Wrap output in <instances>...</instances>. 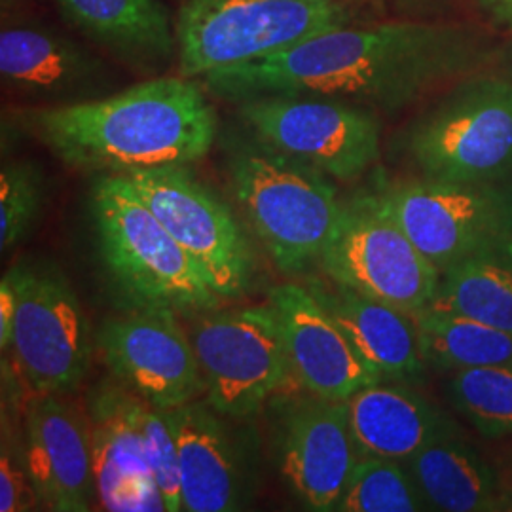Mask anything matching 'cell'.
I'll return each mask as SVG.
<instances>
[{
	"label": "cell",
	"mask_w": 512,
	"mask_h": 512,
	"mask_svg": "<svg viewBox=\"0 0 512 512\" xmlns=\"http://www.w3.org/2000/svg\"><path fill=\"white\" fill-rule=\"evenodd\" d=\"M427 310L450 311L512 334V255L507 249L473 256L440 274Z\"/></svg>",
	"instance_id": "24"
},
{
	"label": "cell",
	"mask_w": 512,
	"mask_h": 512,
	"mask_svg": "<svg viewBox=\"0 0 512 512\" xmlns=\"http://www.w3.org/2000/svg\"><path fill=\"white\" fill-rule=\"evenodd\" d=\"M414 321L427 366L458 372L512 365V334L450 311L423 310Z\"/></svg>",
	"instance_id": "25"
},
{
	"label": "cell",
	"mask_w": 512,
	"mask_h": 512,
	"mask_svg": "<svg viewBox=\"0 0 512 512\" xmlns=\"http://www.w3.org/2000/svg\"><path fill=\"white\" fill-rule=\"evenodd\" d=\"M92 219L103 268L129 308L188 315L224 304L126 175H99L92 188Z\"/></svg>",
	"instance_id": "3"
},
{
	"label": "cell",
	"mask_w": 512,
	"mask_h": 512,
	"mask_svg": "<svg viewBox=\"0 0 512 512\" xmlns=\"http://www.w3.org/2000/svg\"><path fill=\"white\" fill-rule=\"evenodd\" d=\"M429 511L403 461L359 458L334 512Z\"/></svg>",
	"instance_id": "27"
},
{
	"label": "cell",
	"mask_w": 512,
	"mask_h": 512,
	"mask_svg": "<svg viewBox=\"0 0 512 512\" xmlns=\"http://www.w3.org/2000/svg\"><path fill=\"white\" fill-rule=\"evenodd\" d=\"M325 2H344V4H366V2H376V0H325Z\"/></svg>",
	"instance_id": "34"
},
{
	"label": "cell",
	"mask_w": 512,
	"mask_h": 512,
	"mask_svg": "<svg viewBox=\"0 0 512 512\" xmlns=\"http://www.w3.org/2000/svg\"><path fill=\"white\" fill-rule=\"evenodd\" d=\"M10 359L31 393H78L92 370L95 334L78 294L54 262L19 260Z\"/></svg>",
	"instance_id": "8"
},
{
	"label": "cell",
	"mask_w": 512,
	"mask_h": 512,
	"mask_svg": "<svg viewBox=\"0 0 512 512\" xmlns=\"http://www.w3.org/2000/svg\"><path fill=\"white\" fill-rule=\"evenodd\" d=\"M95 348L109 376L141 401L177 408L203 399L202 368L181 313L139 306L107 317Z\"/></svg>",
	"instance_id": "13"
},
{
	"label": "cell",
	"mask_w": 512,
	"mask_h": 512,
	"mask_svg": "<svg viewBox=\"0 0 512 512\" xmlns=\"http://www.w3.org/2000/svg\"><path fill=\"white\" fill-rule=\"evenodd\" d=\"M181 461L183 507L188 512L249 509L258 486L256 442L239 420L205 399L169 408Z\"/></svg>",
	"instance_id": "15"
},
{
	"label": "cell",
	"mask_w": 512,
	"mask_h": 512,
	"mask_svg": "<svg viewBox=\"0 0 512 512\" xmlns=\"http://www.w3.org/2000/svg\"><path fill=\"white\" fill-rule=\"evenodd\" d=\"M429 511H512V495L503 488L490 461L452 427L429 440L404 461Z\"/></svg>",
	"instance_id": "23"
},
{
	"label": "cell",
	"mask_w": 512,
	"mask_h": 512,
	"mask_svg": "<svg viewBox=\"0 0 512 512\" xmlns=\"http://www.w3.org/2000/svg\"><path fill=\"white\" fill-rule=\"evenodd\" d=\"M274 456L285 490L302 509L334 512L359 461L346 401L308 391L277 401Z\"/></svg>",
	"instance_id": "14"
},
{
	"label": "cell",
	"mask_w": 512,
	"mask_h": 512,
	"mask_svg": "<svg viewBox=\"0 0 512 512\" xmlns=\"http://www.w3.org/2000/svg\"><path fill=\"white\" fill-rule=\"evenodd\" d=\"M126 177L224 302L247 294L255 275L247 236L232 209L188 165L141 169Z\"/></svg>",
	"instance_id": "12"
},
{
	"label": "cell",
	"mask_w": 512,
	"mask_h": 512,
	"mask_svg": "<svg viewBox=\"0 0 512 512\" xmlns=\"http://www.w3.org/2000/svg\"><path fill=\"white\" fill-rule=\"evenodd\" d=\"M37 494L29 475L21 423L14 425L12 414L2 408V446H0V511H37Z\"/></svg>",
	"instance_id": "30"
},
{
	"label": "cell",
	"mask_w": 512,
	"mask_h": 512,
	"mask_svg": "<svg viewBox=\"0 0 512 512\" xmlns=\"http://www.w3.org/2000/svg\"><path fill=\"white\" fill-rule=\"evenodd\" d=\"M423 179L499 183L512 173V80L476 73L456 82L406 135Z\"/></svg>",
	"instance_id": "6"
},
{
	"label": "cell",
	"mask_w": 512,
	"mask_h": 512,
	"mask_svg": "<svg viewBox=\"0 0 512 512\" xmlns=\"http://www.w3.org/2000/svg\"><path fill=\"white\" fill-rule=\"evenodd\" d=\"M228 175L241 213L281 272L319 262L346 205L329 175L258 139L232 152Z\"/></svg>",
	"instance_id": "4"
},
{
	"label": "cell",
	"mask_w": 512,
	"mask_h": 512,
	"mask_svg": "<svg viewBox=\"0 0 512 512\" xmlns=\"http://www.w3.org/2000/svg\"><path fill=\"white\" fill-rule=\"evenodd\" d=\"M256 139L311 165L332 181L349 183L380 160L378 112L329 97L266 95L239 103Z\"/></svg>",
	"instance_id": "10"
},
{
	"label": "cell",
	"mask_w": 512,
	"mask_h": 512,
	"mask_svg": "<svg viewBox=\"0 0 512 512\" xmlns=\"http://www.w3.org/2000/svg\"><path fill=\"white\" fill-rule=\"evenodd\" d=\"M475 4L495 27L512 33V0H475Z\"/></svg>",
	"instance_id": "32"
},
{
	"label": "cell",
	"mask_w": 512,
	"mask_h": 512,
	"mask_svg": "<svg viewBox=\"0 0 512 512\" xmlns=\"http://www.w3.org/2000/svg\"><path fill=\"white\" fill-rule=\"evenodd\" d=\"M310 293L329 311L351 348L380 380L416 382L425 372L412 315L327 277L313 279Z\"/></svg>",
	"instance_id": "20"
},
{
	"label": "cell",
	"mask_w": 512,
	"mask_h": 512,
	"mask_svg": "<svg viewBox=\"0 0 512 512\" xmlns=\"http://www.w3.org/2000/svg\"><path fill=\"white\" fill-rule=\"evenodd\" d=\"M349 429L359 458L406 461L440 433L456 427L406 382H376L348 401Z\"/></svg>",
	"instance_id": "22"
},
{
	"label": "cell",
	"mask_w": 512,
	"mask_h": 512,
	"mask_svg": "<svg viewBox=\"0 0 512 512\" xmlns=\"http://www.w3.org/2000/svg\"><path fill=\"white\" fill-rule=\"evenodd\" d=\"M450 401L488 439L512 437V365L452 372Z\"/></svg>",
	"instance_id": "26"
},
{
	"label": "cell",
	"mask_w": 512,
	"mask_h": 512,
	"mask_svg": "<svg viewBox=\"0 0 512 512\" xmlns=\"http://www.w3.org/2000/svg\"><path fill=\"white\" fill-rule=\"evenodd\" d=\"M16 311H18V293L12 277L2 275L0 281V351L2 355L10 351L14 325H16Z\"/></svg>",
	"instance_id": "31"
},
{
	"label": "cell",
	"mask_w": 512,
	"mask_h": 512,
	"mask_svg": "<svg viewBox=\"0 0 512 512\" xmlns=\"http://www.w3.org/2000/svg\"><path fill=\"white\" fill-rule=\"evenodd\" d=\"M294 382L302 391L327 401H348L366 385L382 382L351 348L348 338L319 300L302 285L270 291Z\"/></svg>",
	"instance_id": "19"
},
{
	"label": "cell",
	"mask_w": 512,
	"mask_h": 512,
	"mask_svg": "<svg viewBox=\"0 0 512 512\" xmlns=\"http://www.w3.org/2000/svg\"><path fill=\"white\" fill-rule=\"evenodd\" d=\"M503 59H505V69H507V76L512 80V44L511 48L503 54Z\"/></svg>",
	"instance_id": "33"
},
{
	"label": "cell",
	"mask_w": 512,
	"mask_h": 512,
	"mask_svg": "<svg viewBox=\"0 0 512 512\" xmlns=\"http://www.w3.org/2000/svg\"><path fill=\"white\" fill-rule=\"evenodd\" d=\"M202 368L203 399L232 420L251 421L294 382L274 306L181 315Z\"/></svg>",
	"instance_id": "7"
},
{
	"label": "cell",
	"mask_w": 512,
	"mask_h": 512,
	"mask_svg": "<svg viewBox=\"0 0 512 512\" xmlns=\"http://www.w3.org/2000/svg\"><path fill=\"white\" fill-rule=\"evenodd\" d=\"M509 251H511V255H512V241H511V245H509Z\"/></svg>",
	"instance_id": "35"
},
{
	"label": "cell",
	"mask_w": 512,
	"mask_h": 512,
	"mask_svg": "<svg viewBox=\"0 0 512 512\" xmlns=\"http://www.w3.org/2000/svg\"><path fill=\"white\" fill-rule=\"evenodd\" d=\"M440 274L512 241V188L416 179L372 192Z\"/></svg>",
	"instance_id": "9"
},
{
	"label": "cell",
	"mask_w": 512,
	"mask_h": 512,
	"mask_svg": "<svg viewBox=\"0 0 512 512\" xmlns=\"http://www.w3.org/2000/svg\"><path fill=\"white\" fill-rule=\"evenodd\" d=\"M4 88L40 107L73 105L110 95L109 65L86 48L44 25H8L0 33Z\"/></svg>",
	"instance_id": "18"
},
{
	"label": "cell",
	"mask_w": 512,
	"mask_h": 512,
	"mask_svg": "<svg viewBox=\"0 0 512 512\" xmlns=\"http://www.w3.org/2000/svg\"><path fill=\"white\" fill-rule=\"evenodd\" d=\"M141 418L150 469L164 497L165 512L184 511L179 446L167 410L143 401Z\"/></svg>",
	"instance_id": "29"
},
{
	"label": "cell",
	"mask_w": 512,
	"mask_h": 512,
	"mask_svg": "<svg viewBox=\"0 0 512 512\" xmlns=\"http://www.w3.org/2000/svg\"><path fill=\"white\" fill-rule=\"evenodd\" d=\"M46 202L44 173L35 162L2 165L0 173V249H14L35 230Z\"/></svg>",
	"instance_id": "28"
},
{
	"label": "cell",
	"mask_w": 512,
	"mask_h": 512,
	"mask_svg": "<svg viewBox=\"0 0 512 512\" xmlns=\"http://www.w3.org/2000/svg\"><path fill=\"white\" fill-rule=\"evenodd\" d=\"M23 450L44 511L88 512L97 505L92 421L76 393H31L21 416Z\"/></svg>",
	"instance_id": "16"
},
{
	"label": "cell",
	"mask_w": 512,
	"mask_h": 512,
	"mask_svg": "<svg viewBox=\"0 0 512 512\" xmlns=\"http://www.w3.org/2000/svg\"><path fill=\"white\" fill-rule=\"evenodd\" d=\"M497 59L503 52L495 38L471 23H353L200 80L205 92L232 103L308 95L391 114L446 84L488 71Z\"/></svg>",
	"instance_id": "1"
},
{
	"label": "cell",
	"mask_w": 512,
	"mask_h": 512,
	"mask_svg": "<svg viewBox=\"0 0 512 512\" xmlns=\"http://www.w3.org/2000/svg\"><path fill=\"white\" fill-rule=\"evenodd\" d=\"M86 406L92 421L97 509L165 512L148 461L143 401L109 376L93 385Z\"/></svg>",
	"instance_id": "17"
},
{
	"label": "cell",
	"mask_w": 512,
	"mask_h": 512,
	"mask_svg": "<svg viewBox=\"0 0 512 512\" xmlns=\"http://www.w3.org/2000/svg\"><path fill=\"white\" fill-rule=\"evenodd\" d=\"M59 14L101 50L141 74L177 55L175 23L162 0H54Z\"/></svg>",
	"instance_id": "21"
},
{
	"label": "cell",
	"mask_w": 512,
	"mask_h": 512,
	"mask_svg": "<svg viewBox=\"0 0 512 512\" xmlns=\"http://www.w3.org/2000/svg\"><path fill=\"white\" fill-rule=\"evenodd\" d=\"M12 122L59 162L101 175H129L203 160L219 116L192 78L158 76L73 105L25 107Z\"/></svg>",
	"instance_id": "2"
},
{
	"label": "cell",
	"mask_w": 512,
	"mask_h": 512,
	"mask_svg": "<svg viewBox=\"0 0 512 512\" xmlns=\"http://www.w3.org/2000/svg\"><path fill=\"white\" fill-rule=\"evenodd\" d=\"M361 6L325 0H183L175 18L179 73L196 80L289 50L361 23Z\"/></svg>",
	"instance_id": "5"
},
{
	"label": "cell",
	"mask_w": 512,
	"mask_h": 512,
	"mask_svg": "<svg viewBox=\"0 0 512 512\" xmlns=\"http://www.w3.org/2000/svg\"><path fill=\"white\" fill-rule=\"evenodd\" d=\"M325 277L408 315L427 310L440 272L372 194L344 205L317 262Z\"/></svg>",
	"instance_id": "11"
}]
</instances>
